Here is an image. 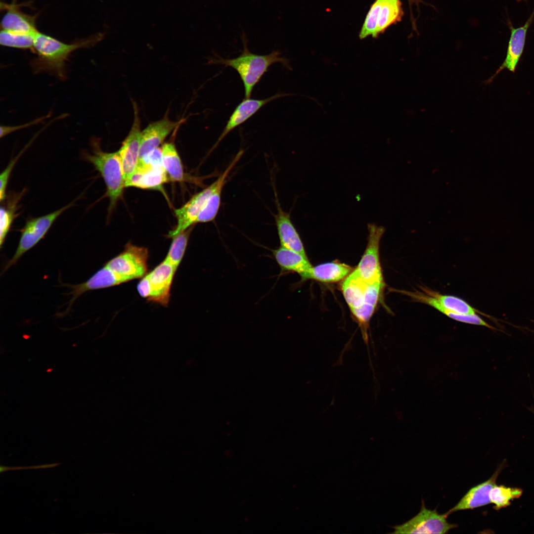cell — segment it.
<instances>
[{"instance_id": "obj_1", "label": "cell", "mask_w": 534, "mask_h": 534, "mask_svg": "<svg viewBox=\"0 0 534 534\" xmlns=\"http://www.w3.org/2000/svg\"><path fill=\"white\" fill-rule=\"evenodd\" d=\"M241 38L243 49L238 56L225 59L217 55L216 58L212 59V62L234 69L240 77L244 86L245 97L248 98H250L255 86L272 64L279 63L288 69H291V67L289 60L281 56L279 50H273L266 55L254 54L248 48L247 39L243 31Z\"/></svg>"}, {"instance_id": "obj_2", "label": "cell", "mask_w": 534, "mask_h": 534, "mask_svg": "<svg viewBox=\"0 0 534 534\" xmlns=\"http://www.w3.org/2000/svg\"><path fill=\"white\" fill-rule=\"evenodd\" d=\"M101 36L98 34L72 44H66L38 31L35 36L33 50L38 54V62L43 68L63 77L65 64L70 54L80 48L91 46L99 40Z\"/></svg>"}, {"instance_id": "obj_3", "label": "cell", "mask_w": 534, "mask_h": 534, "mask_svg": "<svg viewBox=\"0 0 534 534\" xmlns=\"http://www.w3.org/2000/svg\"><path fill=\"white\" fill-rule=\"evenodd\" d=\"M85 159L91 163L102 176L105 183L106 195L110 199L109 210L111 211L122 197L126 187L121 160L117 152H105L94 146L92 154H86Z\"/></svg>"}, {"instance_id": "obj_4", "label": "cell", "mask_w": 534, "mask_h": 534, "mask_svg": "<svg viewBox=\"0 0 534 534\" xmlns=\"http://www.w3.org/2000/svg\"><path fill=\"white\" fill-rule=\"evenodd\" d=\"M243 152V150H241L238 152L224 172L214 182L194 195L182 207L175 210L177 224L174 229L169 232L168 237L173 238L196 223L198 215L206 206L210 196L220 186L225 184L228 174L239 160Z\"/></svg>"}, {"instance_id": "obj_5", "label": "cell", "mask_w": 534, "mask_h": 534, "mask_svg": "<svg viewBox=\"0 0 534 534\" xmlns=\"http://www.w3.org/2000/svg\"><path fill=\"white\" fill-rule=\"evenodd\" d=\"M177 269L166 259L138 282L139 294L149 301L167 305L170 299L172 284Z\"/></svg>"}, {"instance_id": "obj_6", "label": "cell", "mask_w": 534, "mask_h": 534, "mask_svg": "<svg viewBox=\"0 0 534 534\" xmlns=\"http://www.w3.org/2000/svg\"><path fill=\"white\" fill-rule=\"evenodd\" d=\"M76 200L48 214L30 218L21 230L20 240L12 258L7 262L3 272L17 263L22 256L37 245L45 235L57 218L65 211L74 205Z\"/></svg>"}, {"instance_id": "obj_7", "label": "cell", "mask_w": 534, "mask_h": 534, "mask_svg": "<svg viewBox=\"0 0 534 534\" xmlns=\"http://www.w3.org/2000/svg\"><path fill=\"white\" fill-rule=\"evenodd\" d=\"M148 257L147 248L128 243L123 252L104 265L127 282L146 275Z\"/></svg>"}, {"instance_id": "obj_8", "label": "cell", "mask_w": 534, "mask_h": 534, "mask_svg": "<svg viewBox=\"0 0 534 534\" xmlns=\"http://www.w3.org/2000/svg\"><path fill=\"white\" fill-rule=\"evenodd\" d=\"M446 513L440 514L436 509L426 508L424 501L419 512L407 522L393 527V534H446L457 527L449 523Z\"/></svg>"}, {"instance_id": "obj_9", "label": "cell", "mask_w": 534, "mask_h": 534, "mask_svg": "<svg viewBox=\"0 0 534 534\" xmlns=\"http://www.w3.org/2000/svg\"><path fill=\"white\" fill-rule=\"evenodd\" d=\"M368 229L367 247L354 271L365 282L371 283L384 280L379 260V244L385 229L382 226L369 223Z\"/></svg>"}, {"instance_id": "obj_10", "label": "cell", "mask_w": 534, "mask_h": 534, "mask_svg": "<svg viewBox=\"0 0 534 534\" xmlns=\"http://www.w3.org/2000/svg\"><path fill=\"white\" fill-rule=\"evenodd\" d=\"M134 118L131 130L118 151L120 157L125 181L135 170L139 160L141 131L137 104L133 102Z\"/></svg>"}, {"instance_id": "obj_11", "label": "cell", "mask_w": 534, "mask_h": 534, "mask_svg": "<svg viewBox=\"0 0 534 534\" xmlns=\"http://www.w3.org/2000/svg\"><path fill=\"white\" fill-rule=\"evenodd\" d=\"M534 17V11L526 23L523 26L518 28H514L509 22L511 35L505 58L495 74L487 80L484 81V83L490 84L496 75L504 69H507L513 73L515 72L524 51L528 29L533 22Z\"/></svg>"}, {"instance_id": "obj_12", "label": "cell", "mask_w": 534, "mask_h": 534, "mask_svg": "<svg viewBox=\"0 0 534 534\" xmlns=\"http://www.w3.org/2000/svg\"><path fill=\"white\" fill-rule=\"evenodd\" d=\"M288 95H289V94L279 93L261 99L244 98L236 106L230 115L225 127L213 146L212 150L215 149L230 132L246 122L264 105L277 98Z\"/></svg>"}, {"instance_id": "obj_13", "label": "cell", "mask_w": 534, "mask_h": 534, "mask_svg": "<svg viewBox=\"0 0 534 534\" xmlns=\"http://www.w3.org/2000/svg\"><path fill=\"white\" fill-rule=\"evenodd\" d=\"M181 123L170 120L166 114L161 119L149 124L141 131L139 159L158 147Z\"/></svg>"}, {"instance_id": "obj_14", "label": "cell", "mask_w": 534, "mask_h": 534, "mask_svg": "<svg viewBox=\"0 0 534 534\" xmlns=\"http://www.w3.org/2000/svg\"><path fill=\"white\" fill-rule=\"evenodd\" d=\"M502 467L499 466L489 479L470 489L453 507L445 513L447 515L458 511L473 509L491 503L490 491L495 485Z\"/></svg>"}, {"instance_id": "obj_15", "label": "cell", "mask_w": 534, "mask_h": 534, "mask_svg": "<svg viewBox=\"0 0 534 534\" xmlns=\"http://www.w3.org/2000/svg\"><path fill=\"white\" fill-rule=\"evenodd\" d=\"M277 203V213L274 218L280 247L297 252L307 257L302 240L291 222L289 213L284 212Z\"/></svg>"}, {"instance_id": "obj_16", "label": "cell", "mask_w": 534, "mask_h": 534, "mask_svg": "<svg viewBox=\"0 0 534 534\" xmlns=\"http://www.w3.org/2000/svg\"><path fill=\"white\" fill-rule=\"evenodd\" d=\"M1 5H3L1 8L6 10L1 21L2 30L20 33H35L38 31L35 15L24 13L16 3H1Z\"/></svg>"}, {"instance_id": "obj_17", "label": "cell", "mask_w": 534, "mask_h": 534, "mask_svg": "<svg viewBox=\"0 0 534 534\" xmlns=\"http://www.w3.org/2000/svg\"><path fill=\"white\" fill-rule=\"evenodd\" d=\"M169 179L164 167L148 168L137 165L125 181V186L163 191L162 186Z\"/></svg>"}, {"instance_id": "obj_18", "label": "cell", "mask_w": 534, "mask_h": 534, "mask_svg": "<svg viewBox=\"0 0 534 534\" xmlns=\"http://www.w3.org/2000/svg\"><path fill=\"white\" fill-rule=\"evenodd\" d=\"M400 292L405 295L416 302L423 303L436 309L447 316L456 321L473 325L485 326L493 330H499L490 325L477 314H461L452 312L441 306L431 296L426 293L421 289L414 291L402 290Z\"/></svg>"}, {"instance_id": "obj_19", "label": "cell", "mask_w": 534, "mask_h": 534, "mask_svg": "<svg viewBox=\"0 0 534 534\" xmlns=\"http://www.w3.org/2000/svg\"><path fill=\"white\" fill-rule=\"evenodd\" d=\"M273 254L282 270L297 272L302 279H306L307 275L312 267L307 257L282 247L274 250Z\"/></svg>"}, {"instance_id": "obj_20", "label": "cell", "mask_w": 534, "mask_h": 534, "mask_svg": "<svg viewBox=\"0 0 534 534\" xmlns=\"http://www.w3.org/2000/svg\"><path fill=\"white\" fill-rule=\"evenodd\" d=\"M352 267L337 262L327 263L313 267L306 277L324 282H336L344 279L352 271Z\"/></svg>"}, {"instance_id": "obj_21", "label": "cell", "mask_w": 534, "mask_h": 534, "mask_svg": "<svg viewBox=\"0 0 534 534\" xmlns=\"http://www.w3.org/2000/svg\"><path fill=\"white\" fill-rule=\"evenodd\" d=\"M366 284L354 270L343 282L342 292L351 310L363 305Z\"/></svg>"}, {"instance_id": "obj_22", "label": "cell", "mask_w": 534, "mask_h": 534, "mask_svg": "<svg viewBox=\"0 0 534 534\" xmlns=\"http://www.w3.org/2000/svg\"><path fill=\"white\" fill-rule=\"evenodd\" d=\"M420 289L432 297L445 310L461 314H474L479 313L488 316L472 307L463 300L451 295H443L427 287L420 286Z\"/></svg>"}, {"instance_id": "obj_23", "label": "cell", "mask_w": 534, "mask_h": 534, "mask_svg": "<svg viewBox=\"0 0 534 534\" xmlns=\"http://www.w3.org/2000/svg\"><path fill=\"white\" fill-rule=\"evenodd\" d=\"M403 15L400 0H383L380 10L375 38L388 28L400 22Z\"/></svg>"}, {"instance_id": "obj_24", "label": "cell", "mask_w": 534, "mask_h": 534, "mask_svg": "<svg viewBox=\"0 0 534 534\" xmlns=\"http://www.w3.org/2000/svg\"><path fill=\"white\" fill-rule=\"evenodd\" d=\"M162 163L169 179L172 181H182L184 178L183 166L175 144L172 142L164 144L162 147Z\"/></svg>"}, {"instance_id": "obj_25", "label": "cell", "mask_w": 534, "mask_h": 534, "mask_svg": "<svg viewBox=\"0 0 534 534\" xmlns=\"http://www.w3.org/2000/svg\"><path fill=\"white\" fill-rule=\"evenodd\" d=\"M522 492V490L519 488L497 486L495 484L490 491V502L494 504L493 508L498 510L509 506L511 501L519 498Z\"/></svg>"}, {"instance_id": "obj_26", "label": "cell", "mask_w": 534, "mask_h": 534, "mask_svg": "<svg viewBox=\"0 0 534 534\" xmlns=\"http://www.w3.org/2000/svg\"><path fill=\"white\" fill-rule=\"evenodd\" d=\"M192 226L173 237L165 259L177 269L181 263L187 245Z\"/></svg>"}, {"instance_id": "obj_27", "label": "cell", "mask_w": 534, "mask_h": 534, "mask_svg": "<svg viewBox=\"0 0 534 534\" xmlns=\"http://www.w3.org/2000/svg\"><path fill=\"white\" fill-rule=\"evenodd\" d=\"M35 33H20L2 30L0 34L1 45L19 49H33Z\"/></svg>"}, {"instance_id": "obj_28", "label": "cell", "mask_w": 534, "mask_h": 534, "mask_svg": "<svg viewBox=\"0 0 534 534\" xmlns=\"http://www.w3.org/2000/svg\"><path fill=\"white\" fill-rule=\"evenodd\" d=\"M20 197V195L13 198V201L7 202L6 206H1L0 212V247H2L6 236L12 225L14 219L16 217V211L17 201Z\"/></svg>"}, {"instance_id": "obj_29", "label": "cell", "mask_w": 534, "mask_h": 534, "mask_svg": "<svg viewBox=\"0 0 534 534\" xmlns=\"http://www.w3.org/2000/svg\"><path fill=\"white\" fill-rule=\"evenodd\" d=\"M382 2L383 0H375L371 5L360 31L359 37L360 39L370 36L375 38L378 19Z\"/></svg>"}, {"instance_id": "obj_30", "label": "cell", "mask_w": 534, "mask_h": 534, "mask_svg": "<svg viewBox=\"0 0 534 534\" xmlns=\"http://www.w3.org/2000/svg\"><path fill=\"white\" fill-rule=\"evenodd\" d=\"M223 186H220L211 195L206 206L198 215L196 223L207 222L215 219L220 207Z\"/></svg>"}, {"instance_id": "obj_31", "label": "cell", "mask_w": 534, "mask_h": 534, "mask_svg": "<svg viewBox=\"0 0 534 534\" xmlns=\"http://www.w3.org/2000/svg\"><path fill=\"white\" fill-rule=\"evenodd\" d=\"M137 165L149 168L164 167L162 148L158 147L139 159Z\"/></svg>"}, {"instance_id": "obj_32", "label": "cell", "mask_w": 534, "mask_h": 534, "mask_svg": "<svg viewBox=\"0 0 534 534\" xmlns=\"http://www.w3.org/2000/svg\"><path fill=\"white\" fill-rule=\"evenodd\" d=\"M23 151H24L22 150L19 154H18L16 156V157L11 159L6 168L0 174V200L1 202L4 201L6 197V188L8 183V179L12 172V170Z\"/></svg>"}, {"instance_id": "obj_33", "label": "cell", "mask_w": 534, "mask_h": 534, "mask_svg": "<svg viewBox=\"0 0 534 534\" xmlns=\"http://www.w3.org/2000/svg\"><path fill=\"white\" fill-rule=\"evenodd\" d=\"M59 463H51L48 464L35 465L31 466H18V467H8L3 465L0 466V472H4L7 471L15 470H22V469H43V468H52L60 465Z\"/></svg>"}, {"instance_id": "obj_34", "label": "cell", "mask_w": 534, "mask_h": 534, "mask_svg": "<svg viewBox=\"0 0 534 534\" xmlns=\"http://www.w3.org/2000/svg\"><path fill=\"white\" fill-rule=\"evenodd\" d=\"M517 0L518 1H520L525 0Z\"/></svg>"}]
</instances>
